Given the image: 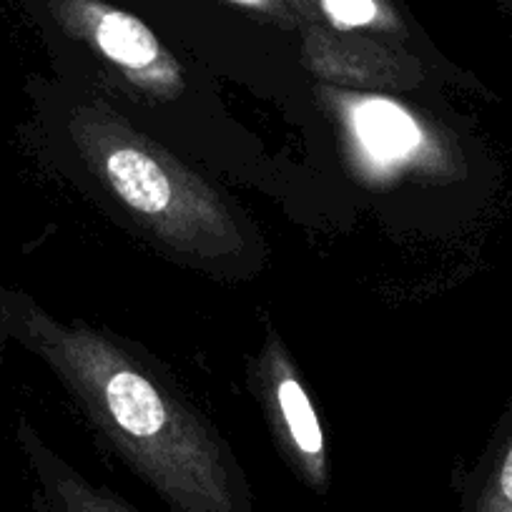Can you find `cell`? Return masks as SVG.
I'll return each mask as SVG.
<instances>
[{
  "label": "cell",
  "mask_w": 512,
  "mask_h": 512,
  "mask_svg": "<svg viewBox=\"0 0 512 512\" xmlns=\"http://www.w3.org/2000/svg\"><path fill=\"white\" fill-rule=\"evenodd\" d=\"M11 347L61 382L98 440L169 512H256L229 442L134 344L0 284V352Z\"/></svg>",
  "instance_id": "cell-1"
},
{
  "label": "cell",
  "mask_w": 512,
  "mask_h": 512,
  "mask_svg": "<svg viewBox=\"0 0 512 512\" xmlns=\"http://www.w3.org/2000/svg\"><path fill=\"white\" fill-rule=\"evenodd\" d=\"M83 174L166 249L204 264L246 251V226L219 189L121 111L86 93H41Z\"/></svg>",
  "instance_id": "cell-2"
},
{
  "label": "cell",
  "mask_w": 512,
  "mask_h": 512,
  "mask_svg": "<svg viewBox=\"0 0 512 512\" xmlns=\"http://www.w3.org/2000/svg\"><path fill=\"white\" fill-rule=\"evenodd\" d=\"M51 11L63 31L98 53L136 91L164 101L184 91L176 58L131 13L101 0H53Z\"/></svg>",
  "instance_id": "cell-3"
},
{
  "label": "cell",
  "mask_w": 512,
  "mask_h": 512,
  "mask_svg": "<svg viewBox=\"0 0 512 512\" xmlns=\"http://www.w3.org/2000/svg\"><path fill=\"white\" fill-rule=\"evenodd\" d=\"M256 387L272 422L274 440L294 475L317 495L332 485L322 422L304 390L299 372L277 337H267L256 362Z\"/></svg>",
  "instance_id": "cell-4"
},
{
  "label": "cell",
  "mask_w": 512,
  "mask_h": 512,
  "mask_svg": "<svg viewBox=\"0 0 512 512\" xmlns=\"http://www.w3.org/2000/svg\"><path fill=\"white\" fill-rule=\"evenodd\" d=\"M16 442L33 477L36 512H139L111 487L88 480L58 455L26 417L18 420Z\"/></svg>",
  "instance_id": "cell-5"
},
{
  "label": "cell",
  "mask_w": 512,
  "mask_h": 512,
  "mask_svg": "<svg viewBox=\"0 0 512 512\" xmlns=\"http://www.w3.org/2000/svg\"><path fill=\"white\" fill-rule=\"evenodd\" d=\"M457 512H512V400L482 455L460 480Z\"/></svg>",
  "instance_id": "cell-6"
},
{
  "label": "cell",
  "mask_w": 512,
  "mask_h": 512,
  "mask_svg": "<svg viewBox=\"0 0 512 512\" xmlns=\"http://www.w3.org/2000/svg\"><path fill=\"white\" fill-rule=\"evenodd\" d=\"M352 131L362 149L372 154L374 161L395 164L405 159L420 144V128L395 103L387 101H354Z\"/></svg>",
  "instance_id": "cell-7"
},
{
  "label": "cell",
  "mask_w": 512,
  "mask_h": 512,
  "mask_svg": "<svg viewBox=\"0 0 512 512\" xmlns=\"http://www.w3.org/2000/svg\"><path fill=\"white\" fill-rule=\"evenodd\" d=\"M319 6L339 28H364L379 21L377 0H319Z\"/></svg>",
  "instance_id": "cell-8"
},
{
  "label": "cell",
  "mask_w": 512,
  "mask_h": 512,
  "mask_svg": "<svg viewBox=\"0 0 512 512\" xmlns=\"http://www.w3.org/2000/svg\"><path fill=\"white\" fill-rule=\"evenodd\" d=\"M234 3H241V6L249 8H272V0H234Z\"/></svg>",
  "instance_id": "cell-9"
},
{
  "label": "cell",
  "mask_w": 512,
  "mask_h": 512,
  "mask_svg": "<svg viewBox=\"0 0 512 512\" xmlns=\"http://www.w3.org/2000/svg\"><path fill=\"white\" fill-rule=\"evenodd\" d=\"M502 3H505V8H507V11L512 13V0H502Z\"/></svg>",
  "instance_id": "cell-10"
}]
</instances>
